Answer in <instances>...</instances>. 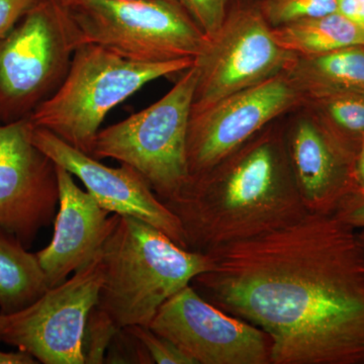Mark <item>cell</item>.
Masks as SVG:
<instances>
[{
	"instance_id": "obj_1",
	"label": "cell",
	"mask_w": 364,
	"mask_h": 364,
	"mask_svg": "<svg viewBox=\"0 0 364 364\" xmlns=\"http://www.w3.org/2000/svg\"><path fill=\"white\" fill-rule=\"evenodd\" d=\"M191 286L267 333L272 364H364V247L334 214L208 251Z\"/></svg>"
},
{
	"instance_id": "obj_2",
	"label": "cell",
	"mask_w": 364,
	"mask_h": 364,
	"mask_svg": "<svg viewBox=\"0 0 364 364\" xmlns=\"http://www.w3.org/2000/svg\"><path fill=\"white\" fill-rule=\"evenodd\" d=\"M181 221L188 248L205 253L298 221L306 212L284 131L267 127L221 162L191 176L164 203Z\"/></svg>"
},
{
	"instance_id": "obj_3",
	"label": "cell",
	"mask_w": 364,
	"mask_h": 364,
	"mask_svg": "<svg viewBox=\"0 0 364 364\" xmlns=\"http://www.w3.org/2000/svg\"><path fill=\"white\" fill-rule=\"evenodd\" d=\"M102 284L97 306L119 329L147 326L174 294L212 269L208 253L182 248L157 228L119 215L102 249Z\"/></svg>"
},
{
	"instance_id": "obj_4",
	"label": "cell",
	"mask_w": 364,
	"mask_h": 364,
	"mask_svg": "<svg viewBox=\"0 0 364 364\" xmlns=\"http://www.w3.org/2000/svg\"><path fill=\"white\" fill-rule=\"evenodd\" d=\"M193 63V59L141 63L100 46H79L63 83L26 119L92 155L100 124L112 109L151 81L182 73Z\"/></svg>"
},
{
	"instance_id": "obj_5",
	"label": "cell",
	"mask_w": 364,
	"mask_h": 364,
	"mask_svg": "<svg viewBox=\"0 0 364 364\" xmlns=\"http://www.w3.org/2000/svg\"><path fill=\"white\" fill-rule=\"evenodd\" d=\"M196 82L193 63L155 104L98 132L91 156L133 167L163 203L176 198L191 179L188 132Z\"/></svg>"
},
{
	"instance_id": "obj_6",
	"label": "cell",
	"mask_w": 364,
	"mask_h": 364,
	"mask_svg": "<svg viewBox=\"0 0 364 364\" xmlns=\"http://www.w3.org/2000/svg\"><path fill=\"white\" fill-rule=\"evenodd\" d=\"M62 1V0H61ZM78 47L97 45L141 63L193 59L207 42L179 2L171 0H67Z\"/></svg>"
},
{
	"instance_id": "obj_7",
	"label": "cell",
	"mask_w": 364,
	"mask_h": 364,
	"mask_svg": "<svg viewBox=\"0 0 364 364\" xmlns=\"http://www.w3.org/2000/svg\"><path fill=\"white\" fill-rule=\"evenodd\" d=\"M78 48L61 0H37L0 38V124L28 119L63 83Z\"/></svg>"
},
{
	"instance_id": "obj_8",
	"label": "cell",
	"mask_w": 364,
	"mask_h": 364,
	"mask_svg": "<svg viewBox=\"0 0 364 364\" xmlns=\"http://www.w3.org/2000/svg\"><path fill=\"white\" fill-rule=\"evenodd\" d=\"M296 57L277 44L260 11L243 9L227 14L221 28L208 36L195 59L198 82L191 114L287 73Z\"/></svg>"
},
{
	"instance_id": "obj_9",
	"label": "cell",
	"mask_w": 364,
	"mask_h": 364,
	"mask_svg": "<svg viewBox=\"0 0 364 364\" xmlns=\"http://www.w3.org/2000/svg\"><path fill=\"white\" fill-rule=\"evenodd\" d=\"M102 284V251L70 279L13 314L2 341L44 364H85L83 340Z\"/></svg>"
},
{
	"instance_id": "obj_10",
	"label": "cell",
	"mask_w": 364,
	"mask_h": 364,
	"mask_svg": "<svg viewBox=\"0 0 364 364\" xmlns=\"http://www.w3.org/2000/svg\"><path fill=\"white\" fill-rule=\"evenodd\" d=\"M149 327L196 364H272L267 332L218 308L191 284L159 309Z\"/></svg>"
},
{
	"instance_id": "obj_11",
	"label": "cell",
	"mask_w": 364,
	"mask_h": 364,
	"mask_svg": "<svg viewBox=\"0 0 364 364\" xmlns=\"http://www.w3.org/2000/svg\"><path fill=\"white\" fill-rule=\"evenodd\" d=\"M303 102L291 79L282 73L191 114L188 132L191 176L212 169L280 114Z\"/></svg>"
},
{
	"instance_id": "obj_12",
	"label": "cell",
	"mask_w": 364,
	"mask_h": 364,
	"mask_svg": "<svg viewBox=\"0 0 364 364\" xmlns=\"http://www.w3.org/2000/svg\"><path fill=\"white\" fill-rule=\"evenodd\" d=\"M28 119L0 124V230L26 248L54 223L59 208L56 163L31 140Z\"/></svg>"
},
{
	"instance_id": "obj_13",
	"label": "cell",
	"mask_w": 364,
	"mask_h": 364,
	"mask_svg": "<svg viewBox=\"0 0 364 364\" xmlns=\"http://www.w3.org/2000/svg\"><path fill=\"white\" fill-rule=\"evenodd\" d=\"M30 134L32 142L57 165L77 177L105 210L147 223L167 235L177 245L188 249L178 218L133 167L122 164L112 168L72 147L51 132L32 124Z\"/></svg>"
},
{
	"instance_id": "obj_14",
	"label": "cell",
	"mask_w": 364,
	"mask_h": 364,
	"mask_svg": "<svg viewBox=\"0 0 364 364\" xmlns=\"http://www.w3.org/2000/svg\"><path fill=\"white\" fill-rule=\"evenodd\" d=\"M287 156L306 212L333 214L347 196L358 191V149L316 117H299L284 133Z\"/></svg>"
},
{
	"instance_id": "obj_15",
	"label": "cell",
	"mask_w": 364,
	"mask_h": 364,
	"mask_svg": "<svg viewBox=\"0 0 364 364\" xmlns=\"http://www.w3.org/2000/svg\"><path fill=\"white\" fill-rule=\"evenodd\" d=\"M56 167L59 208L53 223L54 234L49 245L36 253L50 289L97 257L119 217L79 188L70 172Z\"/></svg>"
},
{
	"instance_id": "obj_16",
	"label": "cell",
	"mask_w": 364,
	"mask_h": 364,
	"mask_svg": "<svg viewBox=\"0 0 364 364\" xmlns=\"http://www.w3.org/2000/svg\"><path fill=\"white\" fill-rule=\"evenodd\" d=\"M287 74L304 102L346 93L364 95V46L298 56Z\"/></svg>"
},
{
	"instance_id": "obj_17",
	"label": "cell",
	"mask_w": 364,
	"mask_h": 364,
	"mask_svg": "<svg viewBox=\"0 0 364 364\" xmlns=\"http://www.w3.org/2000/svg\"><path fill=\"white\" fill-rule=\"evenodd\" d=\"M49 289L37 254L28 252L18 238L0 230V314L25 310Z\"/></svg>"
},
{
	"instance_id": "obj_18",
	"label": "cell",
	"mask_w": 364,
	"mask_h": 364,
	"mask_svg": "<svg viewBox=\"0 0 364 364\" xmlns=\"http://www.w3.org/2000/svg\"><path fill=\"white\" fill-rule=\"evenodd\" d=\"M272 28L277 44L298 56H317L351 46H364V28L337 11Z\"/></svg>"
},
{
	"instance_id": "obj_19",
	"label": "cell",
	"mask_w": 364,
	"mask_h": 364,
	"mask_svg": "<svg viewBox=\"0 0 364 364\" xmlns=\"http://www.w3.org/2000/svg\"><path fill=\"white\" fill-rule=\"evenodd\" d=\"M322 117H316L345 142L359 143L364 134V95L346 93L306 100Z\"/></svg>"
},
{
	"instance_id": "obj_20",
	"label": "cell",
	"mask_w": 364,
	"mask_h": 364,
	"mask_svg": "<svg viewBox=\"0 0 364 364\" xmlns=\"http://www.w3.org/2000/svg\"><path fill=\"white\" fill-rule=\"evenodd\" d=\"M261 14L272 28L336 13V0H263Z\"/></svg>"
},
{
	"instance_id": "obj_21",
	"label": "cell",
	"mask_w": 364,
	"mask_h": 364,
	"mask_svg": "<svg viewBox=\"0 0 364 364\" xmlns=\"http://www.w3.org/2000/svg\"><path fill=\"white\" fill-rule=\"evenodd\" d=\"M119 331V328L114 320L95 306L88 316L83 340L85 363H105V353Z\"/></svg>"
},
{
	"instance_id": "obj_22",
	"label": "cell",
	"mask_w": 364,
	"mask_h": 364,
	"mask_svg": "<svg viewBox=\"0 0 364 364\" xmlns=\"http://www.w3.org/2000/svg\"><path fill=\"white\" fill-rule=\"evenodd\" d=\"M124 329L140 342L152 363L196 364L193 359L177 348L171 341L158 335L147 326H129Z\"/></svg>"
},
{
	"instance_id": "obj_23",
	"label": "cell",
	"mask_w": 364,
	"mask_h": 364,
	"mask_svg": "<svg viewBox=\"0 0 364 364\" xmlns=\"http://www.w3.org/2000/svg\"><path fill=\"white\" fill-rule=\"evenodd\" d=\"M205 35L217 32L227 16V0H178Z\"/></svg>"
},
{
	"instance_id": "obj_24",
	"label": "cell",
	"mask_w": 364,
	"mask_h": 364,
	"mask_svg": "<svg viewBox=\"0 0 364 364\" xmlns=\"http://www.w3.org/2000/svg\"><path fill=\"white\" fill-rule=\"evenodd\" d=\"M340 221L353 229H364V191H356L339 203L333 213Z\"/></svg>"
},
{
	"instance_id": "obj_25",
	"label": "cell",
	"mask_w": 364,
	"mask_h": 364,
	"mask_svg": "<svg viewBox=\"0 0 364 364\" xmlns=\"http://www.w3.org/2000/svg\"><path fill=\"white\" fill-rule=\"evenodd\" d=\"M37 0H0V38L7 35Z\"/></svg>"
},
{
	"instance_id": "obj_26",
	"label": "cell",
	"mask_w": 364,
	"mask_h": 364,
	"mask_svg": "<svg viewBox=\"0 0 364 364\" xmlns=\"http://www.w3.org/2000/svg\"><path fill=\"white\" fill-rule=\"evenodd\" d=\"M336 11L364 28V0H336Z\"/></svg>"
},
{
	"instance_id": "obj_27",
	"label": "cell",
	"mask_w": 364,
	"mask_h": 364,
	"mask_svg": "<svg viewBox=\"0 0 364 364\" xmlns=\"http://www.w3.org/2000/svg\"><path fill=\"white\" fill-rule=\"evenodd\" d=\"M38 363L28 352H4L0 350V364H35Z\"/></svg>"
},
{
	"instance_id": "obj_28",
	"label": "cell",
	"mask_w": 364,
	"mask_h": 364,
	"mask_svg": "<svg viewBox=\"0 0 364 364\" xmlns=\"http://www.w3.org/2000/svg\"><path fill=\"white\" fill-rule=\"evenodd\" d=\"M355 177L358 191H364V134L360 136L356 152Z\"/></svg>"
},
{
	"instance_id": "obj_29",
	"label": "cell",
	"mask_w": 364,
	"mask_h": 364,
	"mask_svg": "<svg viewBox=\"0 0 364 364\" xmlns=\"http://www.w3.org/2000/svg\"><path fill=\"white\" fill-rule=\"evenodd\" d=\"M11 316H13V314L11 315H1L0 314V341H2V337H4L7 325L11 322Z\"/></svg>"
},
{
	"instance_id": "obj_30",
	"label": "cell",
	"mask_w": 364,
	"mask_h": 364,
	"mask_svg": "<svg viewBox=\"0 0 364 364\" xmlns=\"http://www.w3.org/2000/svg\"><path fill=\"white\" fill-rule=\"evenodd\" d=\"M358 237L359 239H360L361 243H363L364 247V229L360 232V233H358Z\"/></svg>"
},
{
	"instance_id": "obj_31",
	"label": "cell",
	"mask_w": 364,
	"mask_h": 364,
	"mask_svg": "<svg viewBox=\"0 0 364 364\" xmlns=\"http://www.w3.org/2000/svg\"><path fill=\"white\" fill-rule=\"evenodd\" d=\"M62 1H67V0H62ZM171 1H176V2H178V0H171Z\"/></svg>"
}]
</instances>
